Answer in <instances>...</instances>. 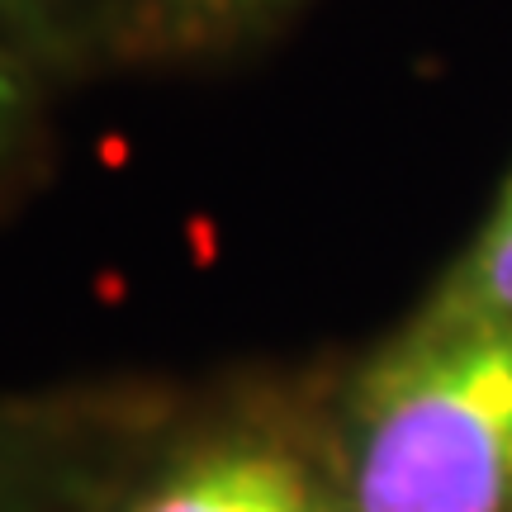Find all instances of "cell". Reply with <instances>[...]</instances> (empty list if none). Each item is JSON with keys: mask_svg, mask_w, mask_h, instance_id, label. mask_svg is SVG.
<instances>
[{"mask_svg": "<svg viewBox=\"0 0 512 512\" xmlns=\"http://www.w3.org/2000/svg\"><path fill=\"white\" fill-rule=\"evenodd\" d=\"M351 512H512V323L408 318L332 413Z\"/></svg>", "mask_w": 512, "mask_h": 512, "instance_id": "1", "label": "cell"}, {"mask_svg": "<svg viewBox=\"0 0 512 512\" xmlns=\"http://www.w3.org/2000/svg\"><path fill=\"white\" fill-rule=\"evenodd\" d=\"M95 512H351L332 422L238 389L143 437Z\"/></svg>", "mask_w": 512, "mask_h": 512, "instance_id": "2", "label": "cell"}, {"mask_svg": "<svg viewBox=\"0 0 512 512\" xmlns=\"http://www.w3.org/2000/svg\"><path fill=\"white\" fill-rule=\"evenodd\" d=\"M166 403L0 394V512H95Z\"/></svg>", "mask_w": 512, "mask_h": 512, "instance_id": "3", "label": "cell"}, {"mask_svg": "<svg viewBox=\"0 0 512 512\" xmlns=\"http://www.w3.org/2000/svg\"><path fill=\"white\" fill-rule=\"evenodd\" d=\"M418 323H512V190L413 313Z\"/></svg>", "mask_w": 512, "mask_h": 512, "instance_id": "4", "label": "cell"}, {"mask_svg": "<svg viewBox=\"0 0 512 512\" xmlns=\"http://www.w3.org/2000/svg\"><path fill=\"white\" fill-rule=\"evenodd\" d=\"M304 0H143L133 43L143 53H214L299 10Z\"/></svg>", "mask_w": 512, "mask_h": 512, "instance_id": "5", "label": "cell"}, {"mask_svg": "<svg viewBox=\"0 0 512 512\" xmlns=\"http://www.w3.org/2000/svg\"><path fill=\"white\" fill-rule=\"evenodd\" d=\"M19 124H24V91H19L15 67L0 53V162L10 157V147L19 138Z\"/></svg>", "mask_w": 512, "mask_h": 512, "instance_id": "6", "label": "cell"}, {"mask_svg": "<svg viewBox=\"0 0 512 512\" xmlns=\"http://www.w3.org/2000/svg\"><path fill=\"white\" fill-rule=\"evenodd\" d=\"M0 5H10V10H34L38 0H0Z\"/></svg>", "mask_w": 512, "mask_h": 512, "instance_id": "7", "label": "cell"}, {"mask_svg": "<svg viewBox=\"0 0 512 512\" xmlns=\"http://www.w3.org/2000/svg\"><path fill=\"white\" fill-rule=\"evenodd\" d=\"M503 190H512V176H508V181H503Z\"/></svg>", "mask_w": 512, "mask_h": 512, "instance_id": "8", "label": "cell"}]
</instances>
